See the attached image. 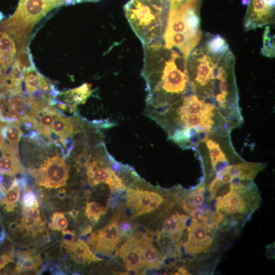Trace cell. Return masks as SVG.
Listing matches in <instances>:
<instances>
[{
	"instance_id": "obj_1",
	"label": "cell",
	"mask_w": 275,
	"mask_h": 275,
	"mask_svg": "<svg viewBox=\"0 0 275 275\" xmlns=\"http://www.w3.org/2000/svg\"><path fill=\"white\" fill-rule=\"evenodd\" d=\"M235 65V56L226 40L219 35L206 34L186 60L191 91L226 108L237 100Z\"/></svg>"
},
{
	"instance_id": "obj_2",
	"label": "cell",
	"mask_w": 275,
	"mask_h": 275,
	"mask_svg": "<svg viewBox=\"0 0 275 275\" xmlns=\"http://www.w3.org/2000/svg\"><path fill=\"white\" fill-rule=\"evenodd\" d=\"M144 46L142 76L146 86L145 115L157 121L187 93L186 60L179 52L157 42Z\"/></svg>"
},
{
	"instance_id": "obj_3",
	"label": "cell",
	"mask_w": 275,
	"mask_h": 275,
	"mask_svg": "<svg viewBox=\"0 0 275 275\" xmlns=\"http://www.w3.org/2000/svg\"><path fill=\"white\" fill-rule=\"evenodd\" d=\"M201 0H191L170 10L163 36L164 45L176 48L186 60L202 37L200 17Z\"/></svg>"
},
{
	"instance_id": "obj_4",
	"label": "cell",
	"mask_w": 275,
	"mask_h": 275,
	"mask_svg": "<svg viewBox=\"0 0 275 275\" xmlns=\"http://www.w3.org/2000/svg\"><path fill=\"white\" fill-rule=\"evenodd\" d=\"M170 10L167 0H130L124 7L125 16L143 46L163 37Z\"/></svg>"
},
{
	"instance_id": "obj_5",
	"label": "cell",
	"mask_w": 275,
	"mask_h": 275,
	"mask_svg": "<svg viewBox=\"0 0 275 275\" xmlns=\"http://www.w3.org/2000/svg\"><path fill=\"white\" fill-rule=\"evenodd\" d=\"M232 182L230 191L215 198V207L225 219L236 225L248 219L258 207L260 198L252 181L234 179Z\"/></svg>"
},
{
	"instance_id": "obj_6",
	"label": "cell",
	"mask_w": 275,
	"mask_h": 275,
	"mask_svg": "<svg viewBox=\"0 0 275 275\" xmlns=\"http://www.w3.org/2000/svg\"><path fill=\"white\" fill-rule=\"evenodd\" d=\"M64 3L63 0H20L14 15L3 22V28L19 46L26 44L36 23L49 11Z\"/></svg>"
},
{
	"instance_id": "obj_7",
	"label": "cell",
	"mask_w": 275,
	"mask_h": 275,
	"mask_svg": "<svg viewBox=\"0 0 275 275\" xmlns=\"http://www.w3.org/2000/svg\"><path fill=\"white\" fill-rule=\"evenodd\" d=\"M69 170L65 158L57 154L48 157L38 169L31 170L30 173L34 176L38 185L57 188L66 185Z\"/></svg>"
},
{
	"instance_id": "obj_8",
	"label": "cell",
	"mask_w": 275,
	"mask_h": 275,
	"mask_svg": "<svg viewBox=\"0 0 275 275\" xmlns=\"http://www.w3.org/2000/svg\"><path fill=\"white\" fill-rule=\"evenodd\" d=\"M214 230L205 223L192 218L187 227L186 240L183 243L184 252L195 257L211 251L215 241Z\"/></svg>"
},
{
	"instance_id": "obj_9",
	"label": "cell",
	"mask_w": 275,
	"mask_h": 275,
	"mask_svg": "<svg viewBox=\"0 0 275 275\" xmlns=\"http://www.w3.org/2000/svg\"><path fill=\"white\" fill-rule=\"evenodd\" d=\"M274 16L275 0H249L243 21L244 30L273 24Z\"/></svg>"
},
{
	"instance_id": "obj_10",
	"label": "cell",
	"mask_w": 275,
	"mask_h": 275,
	"mask_svg": "<svg viewBox=\"0 0 275 275\" xmlns=\"http://www.w3.org/2000/svg\"><path fill=\"white\" fill-rule=\"evenodd\" d=\"M121 240L115 217L109 224L93 232L88 238V243L94 252L109 255L115 251Z\"/></svg>"
},
{
	"instance_id": "obj_11",
	"label": "cell",
	"mask_w": 275,
	"mask_h": 275,
	"mask_svg": "<svg viewBox=\"0 0 275 275\" xmlns=\"http://www.w3.org/2000/svg\"><path fill=\"white\" fill-rule=\"evenodd\" d=\"M23 87L25 91L23 96H32L36 98L44 93L50 92L49 90L52 88L47 80L33 66L24 70Z\"/></svg>"
},
{
	"instance_id": "obj_12",
	"label": "cell",
	"mask_w": 275,
	"mask_h": 275,
	"mask_svg": "<svg viewBox=\"0 0 275 275\" xmlns=\"http://www.w3.org/2000/svg\"><path fill=\"white\" fill-rule=\"evenodd\" d=\"M117 253L121 257L128 270L136 272L144 268L139 241L136 236L129 237Z\"/></svg>"
},
{
	"instance_id": "obj_13",
	"label": "cell",
	"mask_w": 275,
	"mask_h": 275,
	"mask_svg": "<svg viewBox=\"0 0 275 275\" xmlns=\"http://www.w3.org/2000/svg\"><path fill=\"white\" fill-rule=\"evenodd\" d=\"M158 193L140 188H130L126 191V202L135 212V216L144 214V211Z\"/></svg>"
},
{
	"instance_id": "obj_14",
	"label": "cell",
	"mask_w": 275,
	"mask_h": 275,
	"mask_svg": "<svg viewBox=\"0 0 275 275\" xmlns=\"http://www.w3.org/2000/svg\"><path fill=\"white\" fill-rule=\"evenodd\" d=\"M190 217L184 214L176 212L166 218L162 223L161 233L173 242H178L187 227Z\"/></svg>"
},
{
	"instance_id": "obj_15",
	"label": "cell",
	"mask_w": 275,
	"mask_h": 275,
	"mask_svg": "<svg viewBox=\"0 0 275 275\" xmlns=\"http://www.w3.org/2000/svg\"><path fill=\"white\" fill-rule=\"evenodd\" d=\"M136 237L139 241L144 268H158L162 263L163 257L153 245L151 238L146 235Z\"/></svg>"
},
{
	"instance_id": "obj_16",
	"label": "cell",
	"mask_w": 275,
	"mask_h": 275,
	"mask_svg": "<svg viewBox=\"0 0 275 275\" xmlns=\"http://www.w3.org/2000/svg\"><path fill=\"white\" fill-rule=\"evenodd\" d=\"M265 165L261 163L243 162L227 165L223 168L234 179L252 181Z\"/></svg>"
},
{
	"instance_id": "obj_17",
	"label": "cell",
	"mask_w": 275,
	"mask_h": 275,
	"mask_svg": "<svg viewBox=\"0 0 275 275\" xmlns=\"http://www.w3.org/2000/svg\"><path fill=\"white\" fill-rule=\"evenodd\" d=\"M20 121L5 123L0 127V139L8 149L18 152V144L22 136Z\"/></svg>"
},
{
	"instance_id": "obj_18",
	"label": "cell",
	"mask_w": 275,
	"mask_h": 275,
	"mask_svg": "<svg viewBox=\"0 0 275 275\" xmlns=\"http://www.w3.org/2000/svg\"><path fill=\"white\" fill-rule=\"evenodd\" d=\"M16 52L15 44L12 36L6 31H0V67L3 71L12 65Z\"/></svg>"
},
{
	"instance_id": "obj_19",
	"label": "cell",
	"mask_w": 275,
	"mask_h": 275,
	"mask_svg": "<svg viewBox=\"0 0 275 275\" xmlns=\"http://www.w3.org/2000/svg\"><path fill=\"white\" fill-rule=\"evenodd\" d=\"M33 250L20 251L17 253V262L14 273L37 269L42 263V259L39 254H34Z\"/></svg>"
},
{
	"instance_id": "obj_20",
	"label": "cell",
	"mask_w": 275,
	"mask_h": 275,
	"mask_svg": "<svg viewBox=\"0 0 275 275\" xmlns=\"http://www.w3.org/2000/svg\"><path fill=\"white\" fill-rule=\"evenodd\" d=\"M18 152L8 150L0 158V174L14 177L22 175L23 170L18 158Z\"/></svg>"
},
{
	"instance_id": "obj_21",
	"label": "cell",
	"mask_w": 275,
	"mask_h": 275,
	"mask_svg": "<svg viewBox=\"0 0 275 275\" xmlns=\"http://www.w3.org/2000/svg\"><path fill=\"white\" fill-rule=\"evenodd\" d=\"M59 114L54 107L50 105H46L38 114L37 117L33 119L35 129L46 137L51 130L54 120Z\"/></svg>"
},
{
	"instance_id": "obj_22",
	"label": "cell",
	"mask_w": 275,
	"mask_h": 275,
	"mask_svg": "<svg viewBox=\"0 0 275 275\" xmlns=\"http://www.w3.org/2000/svg\"><path fill=\"white\" fill-rule=\"evenodd\" d=\"M92 94L91 85L84 84L82 85L61 93L64 102L76 106L84 104Z\"/></svg>"
},
{
	"instance_id": "obj_23",
	"label": "cell",
	"mask_w": 275,
	"mask_h": 275,
	"mask_svg": "<svg viewBox=\"0 0 275 275\" xmlns=\"http://www.w3.org/2000/svg\"><path fill=\"white\" fill-rule=\"evenodd\" d=\"M21 188L17 178H14L10 186L0 199V204L5 206L4 208L7 212H13L17 206Z\"/></svg>"
},
{
	"instance_id": "obj_24",
	"label": "cell",
	"mask_w": 275,
	"mask_h": 275,
	"mask_svg": "<svg viewBox=\"0 0 275 275\" xmlns=\"http://www.w3.org/2000/svg\"><path fill=\"white\" fill-rule=\"evenodd\" d=\"M205 141L208 149L211 166L217 172L218 166L227 163V158L217 142L210 139H206Z\"/></svg>"
},
{
	"instance_id": "obj_25",
	"label": "cell",
	"mask_w": 275,
	"mask_h": 275,
	"mask_svg": "<svg viewBox=\"0 0 275 275\" xmlns=\"http://www.w3.org/2000/svg\"><path fill=\"white\" fill-rule=\"evenodd\" d=\"M67 252L70 253L78 254L85 257L90 263L101 260L93 253L89 245L84 240L78 239L72 243L64 244Z\"/></svg>"
},
{
	"instance_id": "obj_26",
	"label": "cell",
	"mask_w": 275,
	"mask_h": 275,
	"mask_svg": "<svg viewBox=\"0 0 275 275\" xmlns=\"http://www.w3.org/2000/svg\"><path fill=\"white\" fill-rule=\"evenodd\" d=\"M205 185L203 183L200 187L187 194L182 201L183 210L187 212L190 208L202 205L205 199Z\"/></svg>"
},
{
	"instance_id": "obj_27",
	"label": "cell",
	"mask_w": 275,
	"mask_h": 275,
	"mask_svg": "<svg viewBox=\"0 0 275 275\" xmlns=\"http://www.w3.org/2000/svg\"><path fill=\"white\" fill-rule=\"evenodd\" d=\"M18 228L25 230L26 233L33 236L45 230V223L42 219H36L31 216L23 215Z\"/></svg>"
},
{
	"instance_id": "obj_28",
	"label": "cell",
	"mask_w": 275,
	"mask_h": 275,
	"mask_svg": "<svg viewBox=\"0 0 275 275\" xmlns=\"http://www.w3.org/2000/svg\"><path fill=\"white\" fill-rule=\"evenodd\" d=\"M107 211V208L102 206L98 202H90L87 203L85 213L91 222L96 223L99 221L100 216L104 215Z\"/></svg>"
},
{
	"instance_id": "obj_29",
	"label": "cell",
	"mask_w": 275,
	"mask_h": 275,
	"mask_svg": "<svg viewBox=\"0 0 275 275\" xmlns=\"http://www.w3.org/2000/svg\"><path fill=\"white\" fill-rule=\"evenodd\" d=\"M274 39L270 32L269 25L265 28L263 34V47L261 49V53L268 57L274 56Z\"/></svg>"
},
{
	"instance_id": "obj_30",
	"label": "cell",
	"mask_w": 275,
	"mask_h": 275,
	"mask_svg": "<svg viewBox=\"0 0 275 275\" xmlns=\"http://www.w3.org/2000/svg\"><path fill=\"white\" fill-rule=\"evenodd\" d=\"M68 225V219L64 214L61 212H55L52 215L48 227L52 230L60 231L66 229Z\"/></svg>"
},
{
	"instance_id": "obj_31",
	"label": "cell",
	"mask_w": 275,
	"mask_h": 275,
	"mask_svg": "<svg viewBox=\"0 0 275 275\" xmlns=\"http://www.w3.org/2000/svg\"><path fill=\"white\" fill-rule=\"evenodd\" d=\"M23 208H28L33 206L38 207L39 204L34 191L30 188H25L22 197Z\"/></svg>"
},
{
	"instance_id": "obj_32",
	"label": "cell",
	"mask_w": 275,
	"mask_h": 275,
	"mask_svg": "<svg viewBox=\"0 0 275 275\" xmlns=\"http://www.w3.org/2000/svg\"><path fill=\"white\" fill-rule=\"evenodd\" d=\"M117 223L118 229L121 237L124 236H129L132 231V227L129 221L124 219L119 223L117 222Z\"/></svg>"
},
{
	"instance_id": "obj_33",
	"label": "cell",
	"mask_w": 275,
	"mask_h": 275,
	"mask_svg": "<svg viewBox=\"0 0 275 275\" xmlns=\"http://www.w3.org/2000/svg\"><path fill=\"white\" fill-rule=\"evenodd\" d=\"M22 214L33 217L36 219H42L38 207L33 206L28 208H23Z\"/></svg>"
},
{
	"instance_id": "obj_34",
	"label": "cell",
	"mask_w": 275,
	"mask_h": 275,
	"mask_svg": "<svg viewBox=\"0 0 275 275\" xmlns=\"http://www.w3.org/2000/svg\"><path fill=\"white\" fill-rule=\"evenodd\" d=\"M14 255L11 251L0 255V270L13 260Z\"/></svg>"
},
{
	"instance_id": "obj_35",
	"label": "cell",
	"mask_w": 275,
	"mask_h": 275,
	"mask_svg": "<svg viewBox=\"0 0 275 275\" xmlns=\"http://www.w3.org/2000/svg\"><path fill=\"white\" fill-rule=\"evenodd\" d=\"M63 235V244H69L75 241L76 235L74 232L67 230H62Z\"/></svg>"
},
{
	"instance_id": "obj_36",
	"label": "cell",
	"mask_w": 275,
	"mask_h": 275,
	"mask_svg": "<svg viewBox=\"0 0 275 275\" xmlns=\"http://www.w3.org/2000/svg\"><path fill=\"white\" fill-rule=\"evenodd\" d=\"M70 254L72 260L77 264L90 263L87 259L82 255L74 253Z\"/></svg>"
},
{
	"instance_id": "obj_37",
	"label": "cell",
	"mask_w": 275,
	"mask_h": 275,
	"mask_svg": "<svg viewBox=\"0 0 275 275\" xmlns=\"http://www.w3.org/2000/svg\"><path fill=\"white\" fill-rule=\"evenodd\" d=\"M171 9H175L186 4L191 0H167Z\"/></svg>"
},
{
	"instance_id": "obj_38",
	"label": "cell",
	"mask_w": 275,
	"mask_h": 275,
	"mask_svg": "<svg viewBox=\"0 0 275 275\" xmlns=\"http://www.w3.org/2000/svg\"><path fill=\"white\" fill-rule=\"evenodd\" d=\"M174 274H190L188 270L183 267H180Z\"/></svg>"
},
{
	"instance_id": "obj_39",
	"label": "cell",
	"mask_w": 275,
	"mask_h": 275,
	"mask_svg": "<svg viewBox=\"0 0 275 275\" xmlns=\"http://www.w3.org/2000/svg\"><path fill=\"white\" fill-rule=\"evenodd\" d=\"M6 233L3 227H0V243H2L5 240Z\"/></svg>"
},
{
	"instance_id": "obj_40",
	"label": "cell",
	"mask_w": 275,
	"mask_h": 275,
	"mask_svg": "<svg viewBox=\"0 0 275 275\" xmlns=\"http://www.w3.org/2000/svg\"><path fill=\"white\" fill-rule=\"evenodd\" d=\"M92 229V227L91 226L88 227L82 231L81 235L84 236L87 235L89 233L91 232Z\"/></svg>"
},
{
	"instance_id": "obj_41",
	"label": "cell",
	"mask_w": 275,
	"mask_h": 275,
	"mask_svg": "<svg viewBox=\"0 0 275 275\" xmlns=\"http://www.w3.org/2000/svg\"><path fill=\"white\" fill-rule=\"evenodd\" d=\"M68 213L74 218H75L78 214V211H76L74 209L72 210V211H70L68 212Z\"/></svg>"
},
{
	"instance_id": "obj_42",
	"label": "cell",
	"mask_w": 275,
	"mask_h": 275,
	"mask_svg": "<svg viewBox=\"0 0 275 275\" xmlns=\"http://www.w3.org/2000/svg\"><path fill=\"white\" fill-rule=\"evenodd\" d=\"M59 193L58 194V196L60 198H64L66 196V193L65 190L64 189H62L59 191Z\"/></svg>"
}]
</instances>
